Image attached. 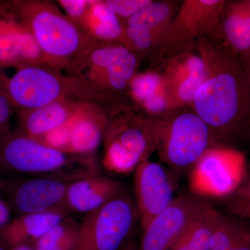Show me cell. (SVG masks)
Returning a JSON list of instances; mask_svg holds the SVG:
<instances>
[{"mask_svg":"<svg viewBox=\"0 0 250 250\" xmlns=\"http://www.w3.org/2000/svg\"><path fill=\"white\" fill-rule=\"evenodd\" d=\"M89 1L82 0H62L60 4L67 14L73 18L80 17L84 14L86 6Z\"/></svg>","mask_w":250,"mask_h":250,"instance_id":"f1b7e54d","label":"cell"},{"mask_svg":"<svg viewBox=\"0 0 250 250\" xmlns=\"http://www.w3.org/2000/svg\"><path fill=\"white\" fill-rule=\"evenodd\" d=\"M61 93L57 77L42 69L25 65L10 78L0 72V93L21 107H42L56 102Z\"/></svg>","mask_w":250,"mask_h":250,"instance_id":"30bf717a","label":"cell"},{"mask_svg":"<svg viewBox=\"0 0 250 250\" xmlns=\"http://www.w3.org/2000/svg\"><path fill=\"white\" fill-rule=\"evenodd\" d=\"M0 182H1V179H0Z\"/></svg>","mask_w":250,"mask_h":250,"instance_id":"8d00e7d4","label":"cell"},{"mask_svg":"<svg viewBox=\"0 0 250 250\" xmlns=\"http://www.w3.org/2000/svg\"><path fill=\"white\" fill-rule=\"evenodd\" d=\"M165 38L163 34L140 26L123 25L121 41L134 53H150L153 55Z\"/></svg>","mask_w":250,"mask_h":250,"instance_id":"603a6c76","label":"cell"},{"mask_svg":"<svg viewBox=\"0 0 250 250\" xmlns=\"http://www.w3.org/2000/svg\"><path fill=\"white\" fill-rule=\"evenodd\" d=\"M13 250H34L33 249L32 247L23 246L20 247V248H16V249Z\"/></svg>","mask_w":250,"mask_h":250,"instance_id":"836d02e7","label":"cell"},{"mask_svg":"<svg viewBox=\"0 0 250 250\" xmlns=\"http://www.w3.org/2000/svg\"><path fill=\"white\" fill-rule=\"evenodd\" d=\"M123 192V184L119 181L98 174H91L70 184L65 207L68 212L87 214L103 207Z\"/></svg>","mask_w":250,"mask_h":250,"instance_id":"9a60e30c","label":"cell"},{"mask_svg":"<svg viewBox=\"0 0 250 250\" xmlns=\"http://www.w3.org/2000/svg\"><path fill=\"white\" fill-rule=\"evenodd\" d=\"M210 202L195 192L177 195L170 206L143 229L138 250H170Z\"/></svg>","mask_w":250,"mask_h":250,"instance_id":"52a82bcc","label":"cell"},{"mask_svg":"<svg viewBox=\"0 0 250 250\" xmlns=\"http://www.w3.org/2000/svg\"><path fill=\"white\" fill-rule=\"evenodd\" d=\"M108 122L105 118L77 117L74 120L70 134L69 153L89 154L100 146Z\"/></svg>","mask_w":250,"mask_h":250,"instance_id":"ac0fdd59","label":"cell"},{"mask_svg":"<svg viewBox=\"0 0 250 250\" xmlns=\"http://www.w3.org/2000/svg\"><path fill=\"white\" fill-rule=\"evenodd\" d=\"M228 250H250V239Z\"/></svg>","mask_w":250,"mask_h":250,"instance_id":"1f68e13d","label":"cell"},{"mask_svg":"<svg viewBox=\"0 0 250 250\" xmlns=\"http://www.w3.org/2000/svg\"><path fill=\"white\" fill-rule=\"evenodd\" d=\"M68 216L65 210L19 215L0 227V248L33 247L51 228Z\"/></svg>","mask_w":250,"mask_h":250,"instance_id":"2e32d148","label":"cell"},{"mask_svg":"<svg viewBox=\"0 0 250 250\" xmlns=\"http://www.w3.org/2000/svg\"><path fill=\"white\" fill-rule=\"evenodd\" d=\"M80 224L68 216L50 229L36 241L34 250H73Z\"/></svg>","mask_w":250,"mask_h":250,"instance_id":"44dd1931","label":"cell"},{"mask_svg":"<svg viewBox=\"0 0 250 250\" xmlns=\"http://www.w3.org/2000/svg\"><path fill=\"white\" fill-rule=\"evenodd\" d=\"M11 209L6 201L0 197V227L10 221Z\"/></svg>","mask_w":250,"mask_h":250,"instance_id":"f546056e","label":"cell"},{"mask_svg":"<svg viewBox=\"0 0 250 250\" xmlns=\"http://www.w3.org/2000/svg\"><path fill=\"white\" fill-rule=\"evenodd\" d=\"M73 181L33 177L0 182V190L7 197L10 209L19 215L65 210V198Z\"/></svg>","mask_w":250,"mask_h":250,"instance_id":"ba28073f","label":"cell"},{"mask_svg":"<svg viewBox=\"0 0 250 250\" xmlns=\"http://www.w3.org/2000/svg\"><path fill=\"white\" fill-rule=\"evenodd\" d=\"M195 44L205 75L189 106L209 128L217 147L231 149L245 141L250 126V87L244 69L211 39L200 38Z\"/></svg>","mask_w":250,"mask_h":250,"instance_id":"6da1fadb","label":"cell"},{"mask_svg":"<svg viewBox=\"0 0 250 250\" xmlns=\"http://www.w3.org/2000/svg\"><path fill=\"white\" fill-rule=\"evenodd\" d=\"M165 64L164 85L173 108L189 106L205 77L203 59L197 51L194 53L188 49L171 57Z\"/></svg>","mask_w":250,"mask_h":250,"instance_id":"7c38bea8","label":"cell"},{"mask_svg":"<svg viewBox=\"0 0 250 250\" xmlns=\"http://www.w3.org/2000/svg\"><path fill=\"white\" fill-rule=\"evenodd\" d=\"M219 215L220 213L210 204L170 250H210V238Z\"/></svg>","mask_w":250,"mask_h":250,"instance_id":"ffe728a7","label":"cell"},{"mask_svg":"<svg viewBox=\"0 0 250 250\" xmlns=\"http://www.w3.org/2000/svg\"><path fill=\"white\" fill-rule=\"evenodd\" d=\"M131 52H134L124 44L117 43L96 49L92 54L91 60L104 71L126 58Z\"/></svg>","mask_w":250,"mask_h":250,"instance_id":"d4e9b609","label":"cell"},{"mask_svg":"<svg viewBox=\"0 0 250 250\" xmlns=\"http://www.w3.org/2000/svg\"><path fill=\"white\" fill-rule=\"evenodd\" d=\"M88 27L94 35L106 41H121L123 25L105 2H95L89 11Z\"/></svg>","mask_w":250,"mask_h":250,"instance_id":"7402d4cb","label":"cell"},{"mask_svg":"<svg viewBox=\"0 0 250 250\" xmlns=\"http://www.w3.org/2000/svg\"><path fill=\"white\" fill-rule=\"evenodd\" d=\"M152 0H108L104 1L113 14L118 18L132 17L139 10L147 6Z\"/></svg>","mask_w":250,"mask_h":250,"instance_id":"4316f807","label":"cell"},{"mask_svg":"<svg viewBox=\"0 0 250 250\" xmlns=\"http://www.w3.org/2000/svg\"><path fill=\"white\" fill-rule=\"evenodd\" d=\"M129 87L131 96L141 105L165 88L164 77L162 73L156 70H149L135 75L130 82Z\"/></svg>","mask_w":250,"mask_h":250,"instance_id":"cb8c5ba5","label":"cell"},{"mask_svg":"<svg viewBox=\"0 0 250 250\" xmlns=\"http://www.w3.org/2000/svg\"><path fill=\"white\" fill-rule=\"evenodd\" d=\"M70 119L71 114L69 110L62 104L54 102L22 113L20 118L19 132L31 139L38 140Z\"/></svg>","mask_w":250,"mask_h":250,"instance_id":"e0dca14e","label":"cell"},{"mask_svg":"<svg viewBox=\"0 0 250 250\" xmlns=\"http://www.w3.org/2000/svg\"><path fill=\"white\" fill-rule=\"evenodd\" d=\"M245 141H250V126L249 130H248V133H247L246 140H245Z\"/></svg>","mask_w":250,"mask_h":250,"instance_id":"e575fe53","label":"cell"},{"mask_svg":"<svg viewBox=\"0 0 250 250\" xmlns=\"http://www.w3.org/2000/svg\"><path fill=\"white\" fill-rule=\"evenodd\" d=\"M72 153L53 149L20 132L0 135V171L75 181L98 171L75 165Z\"/></svg>","mask_w":250,"mask_h":250,"instance_id":"3957f363","label":"cell"},{"mask_svg":"<svg viewBox=\"0 0 250 250\" xmlns=\"http://www.w3.org/2000/svg\"><path fill=\"white\" fill-rule=\"evenodd\" d=\"M150 118L155 129L156 152L162 164L177 175L193 170L206 153L218 147L209 128L189 106Z\"/></svg>","mask_w":250,"mask_h":250,"instance_id":"7a4b0ae2","label":"cell"},{"mask_svg":"<svg viewBox=\"0 0 250 250\" xmlns=\"http://www.w3.org/2000/svg\"><path fill=\"white\" fill-rule=\"evenodd\" d=\"M12 109L9 100L0 93V135L9 132Z\"/></svg>","mask_w":250,"mask_h":250,"instance_id":"83f0119b","label":"cell"},{"mask_svg":"<svg viewBox=\"0 0 250 250\" xmlns=\"http://www.w3.org/2000/svg\"><path fill=\"white\" fill-rule=\"evenodd\" d=\"M140 222L134 199L123 192L98 209L85 214L73 250H119Z\"/></svg>","mask_w":250,"mask_h":250,"instance_id":"277c9868","label":"cell"},{"mask_svg":"<svg viewBox=\"0 0 250 250\" xmlns=\"http://www.w3.org/2000/svg\"><path fill=\"white\" fill-rule=\"evenodd\" d=\"M119 250H138V243L134 236H131L125 242V244Z\"/></svg>","mask_w":250,"mask_h":250,"instance_id":"4dcf8cb0","label":"cell"},{"mask_svg":"<svg viewBox=\"0 0 250 250\" xmlns=\"http://www.w3.org/2000/svg\"><path fill=\"white\" fill-rule=\"evenodd\" d=\"M103 166L115 174L134 172L156 152V138L150 117L127 116L108 123L105 131Z\"/></svg>","mask_w":250,"mask_h":250,"instance_id":"5b68a950","label":"cell"},{"mask_svg":"<svg viewBox=\"0 0 250 250\" xmlns=\"http://www.w3.org/2000/svg\"><path fill=\"white\" fill-rule=\"evenodd\" d=\"M177 176L164 164L149 159L136 167L134 181L135 202L142 229L175 198Z\"/></svg>","mask_w":250,"mask_h":250,"instance_id":"9c48e42d","label":"cell"},{"mask_svg":"<svg viewBox=\"0 0 250 250\" xmlns=\"http://www.w3.org/2000/svg\"><path fill=\"white\" fill-rule=\"evenodd\" d=\"M243 69H244L245 74H246V77L247 81H248V84H249L250 87V60Z\"/></svg>","mask_w":250,"mask_h":250,"instance_id":"d6a6232c","label":"cell"},{"mask_svg":"<svg viewBox=\"0 0 250 250\" xmlns=\"http://www.w3.org/2000/svg\"><path fill=\"white\" fill-rule=\"evenodd\" d=\"M42 52L14 3H0V71L6 67L25 66L40 58Z\"/></svg>","mask_w":250,"mask_h":250,"instance_id":"8fae6325","label":"cell"},{"mask_svg":"<svg viewBox=\"0 0 250 250\" xmlns=\"http://www.w3.org/2000/svg\"><path fill=\"white\" fill-rule=\"evenodd\" d=\"M30 29L42 52L63 57L76 52L80 44L77 28L58 14L42 11L30 18Z\"/></svg>","mask_w":250,"mask_h":250,"instance_id":"5bb4252c","label":"cell"},{"mask_svg":"<svg viewBox=\"0 0 250 250\" xmlns=\"http://www.w3.org/2000/svg\"><path fill=\"white\" fill-rule=\"evenodd\" d=\"M211 40L238 59L244 68L250 60V0H227Z\"/></svg>","mask_w":250,"mask_h":250,"instance_id":"4fadbf2b","label":"cell"},{"mask_svg":"<svg viewBox=\"0 0 250 250\" xmlns=\"http://www.w3.org/2000/svg\"><path fill=\"white\" fill-rule=\"evenodd\" d=\"M227 0H185L179 6L170 30L152 55L155 65L166 63L187 50L200 38L214 37Z\"/></svg>","mask_w":250,"mask_h":250,"instance_id":"8992f818","label":"cell"},{"mask_svg":"<svg viewBox=\"0 0 250 250\" xmlns=\"http://www.w3.org/2000/svg\"><path fill=\"white\" fill-rule=\"evenodd\" d=\"M0 250H4V249H3V248H0Z\"/></svg>","mask_w":250,"mask_h":250,"instance_id":"d590c367","label":"cell"},{"mask_svg":"<svg viewBox=\"0 0 250 250\" xmlns=\"http://www.w3.org/2000/svg\"><path fill=\"white\" fill-rule=\"evenodd\" d=\"M178 9L176 1H152L126 20V25L140 26L166 36Z\"/></svg>","mask_w":250,"mask_h":250,"instance_id":"d6986e66","label":"cell"},{"mask_svg":"<svg viewBox=\"0 0 250 250\" xmlns=\"http://www.w3.org/2000/svg\"><path fill=\"white\" fill-rule=\"evenodd\" d=\"M75 118H72L62 126L56 128L44 135L41 139L36 140L45 146L57 150L69 153L70 134Z\"/></svg>","mask_w":250,"mask_h":250,"instance_id":"484cf974","label":"cell"}]
</instances>
